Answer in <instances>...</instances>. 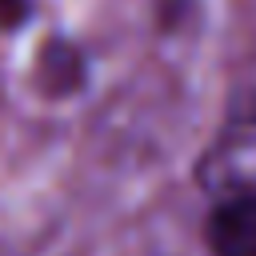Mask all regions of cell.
Here are the masks:
<instances>
[{"mask_svg":"<svg viewBox=\"0 0 256 256\" xmlns=\"http://www.w3.org/2000/svg\"><path fill=\"white\" fill-rule=\"evenodd\" d=\"M212 256H256V192L228 196L208 220Z\"/></svg>","mask_w":256,"mask_h":256,"instance_id":"7a4b0ae2","label":"cell"},{"mask_svg":"<svg viewBox=\"0 0 256 256\" xmlns=\"http://www.w3.org/2000/svg\"><path fill=\"white\" fill-rule=\"evenodd\" d=\"M200 184L220 200L256 192V100H244L200 160Z\"/></svg>","mask_w":256,"mask_h":256,"instance_id":"6da1fadb","label":"cell"},{"mask_svg":"<svg viewBox=\"0 0 256 256\" xmlns=\"http://www.w3.org/2000/svg\"><path fill=\"white\" fill-rule=\"evenodd\" d=\"M24 16H28V0H0V24L4 28L20 24Z\"/></svg>","mask_w":256,"mask_h":256,"instance_id":"3957f363","label":"cell"}]
</instances>
